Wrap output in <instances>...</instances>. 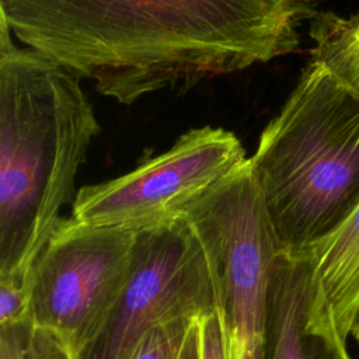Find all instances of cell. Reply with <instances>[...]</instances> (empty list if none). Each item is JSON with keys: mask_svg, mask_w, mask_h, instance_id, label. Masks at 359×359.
Instances as JSON below:
<instances>
[{"mask_svg": "<svg viewBox=\"0 0 359 359\" xmlns=\"http://www.w3.org/2000/svg\"><path fill=\"white\" fill-rule=\"evenodd\" d=\"M0 359H73L66 348L32 320L0 330Z\"/></svg>", "mask_w": 359, "mask_h": 359, "instance_id": "obj_11", "label": "cell"}, {"mask_svg": "<svg viewBox=\"0 0 359 359\" xmlns=\"http://www.w3.org/2000/svg\"><path fill=\"white\" fill-rule=\"evenodd\" d=\"M314 0H0L22 43L130 105L299 49Z\"/></svg>", "mask_w": 359, "mask_h": 359, "instance_id": "obj_1", "label": "cell"}, {"mask_svg": "<svg viewBox=\"0 0 359 359\" xmlns=\"http://www.w3.org/2000/svg\"><path fill=\"white\" fill-rule=\"evenodd\" d=\"M137 231L60 219L29 276L32 323L80 359L132 271Z\"/></svg>", "mask_w": 359, "mask_h": 359, "instance_id": "obj_5", "label": "cell"}, {"mask_svg": "<svg viewBox=\"0 0 359 359\" xmlns=\"http://www.w3.org/2000/svg\"><path fill=\"white\" fill-rule=\"evenodd\" d=\"M31 320L29 287L11 278H0V330Z\"/></svg>", "mask_w": 359, "mask_h": 359, "instance_id": "obj_13", "label": "cell"}, {"mask_svg": "<svg viewBox=\"0 0 359 359\" xmlns=\"http://www.w3.org/2000/svg\"><path fill=\"white\" fill-rule=\"evenodd\" d=\"M311 62L359 97V10L349 15L317 11L310 20Z\"/></svg>", "mask_w": 359, "mask_h": 359, "instance_id": "obj_10", "label": "cell"}, {"mask_svg": "<svg viewBox=\"0 0 359 359\" xmlns=\"http://www.w3.org/2000/svg\"><path fill=\"white\" fill-rule=\"evenodd\" d=\"M100 132L79 79L17 48L0 15V278L28 286Z\"/></svg>", "mask_w": 359, "mask_h": 359, "instance_id": "obj_2", "label": "cell"}, {"mask_svg": "<svg viewBox=\"0 0 359 359\" xmlns=\"http://www.w3.org/2000/svg\"><path fill=\"white\" fill-rule=\"evenodd\" d=\"M309 299L307 257L280 251L269 283L265 359H352L346 344L309 328Z\"/></svg>", "mask_w": 359, "mask_h": 359, "instance_id": "obj_9", "label": "cell"}, {"mask_svg": "<svg viewBox=\"0 0 359 359\" xmlns=\"http://www.w3.org/2000/svg\"><path fill=\"white\" fill-rule=\"evenodd\" d=\"M245 160L233 132L212 126L191 129L171 149L135 170L79 189L72 217L97 227L149 229L177 216L184 205Z\"/></svg>", "mask_w": 359, "mask_h": 359, "instance_id": "obj_7", "label": "cell"}, {"mask_svg": "<svg viewBox=\"0 0 359 359\" xmlns=\"http://www.w3.org/2000/svg\"><path fill=\"white\" fill-rule=\"evenodd\" d=\"M303 254L310 262L307 325L346 344L359 309V203L330 236Z\"/></svg>", "mask_w": 359, "mask_h": 359, "instance_id": "obj_8", "label": "cell"}, {"mask_svg": "<svg viewBox=\"0 0 359 359\" xmlns=\"http://www.w3.org/2000/svg\"><path fill=\"white\" fill-rule=\"evenodd\" d=\"M216 310L206 254L177 215L137 230L132 271L105 325L80 359H128L153 328Z\"/></svg>", "mask_w": 359, "mask_h": 359, "instance_id": "obj_6", "label": "cell"}, {"mask_svg": "<svg viewBox=\"0 0 359 359\" xmlns=\"http://www.w3.org/2000/svg\"><path fill=\"white\" fill-rule=\"evenodd\" d=\"M198 318H194L188 327L182 349L178 359H199V323Z\"/></svg>", "mask_w": 359, "mask_h": 359, "instance_id": "obj_15", "label": "cell"}, {"mask_svg": "<svg viewBox=\"0 0 359 359\" xmlns=\"http://www.w3.org/2000/svg\"><path fill=\"white\" fill-rule=\"evenodd\" d=\"M208 258L227 359H265L269 283L282 251L250 158L184 205Z\"/></svg>", "mask_w": 359, "mask_h": 359, "instance_id": "obj_4", "label": "cell"}, {"mask_svg": "<svg viewBox=\"0 0 359 359\" xmlns=\"http://www.w3.org/2000/svg\"><path fill=\"white\" fill-rule=\"evenodd\" d=\"M192 320L180 318L150 330L128 359H178Z\"/></svg>", "mask_w": 359, "mask_h": 359, "instance_id": "obj_12", "label": "cell"}, {"mask_svg": "<svg viewBox=\"0 0 359 359\" xmlns=\"http://www.w3.org/2000/svg\"><path fill=\"white\" fill-rule=\"evenodd\" d=\"M250 164L279 248L306 252L359 203V97L310 60Z\"/></svg>", "mask_w": 359, "mask_h": 359, "instance_id": "obj_3", "label": "cell"}, {"mask_svg": "<svg viewBox=\"0 0 359 359\" xmlns=\"http://www.w3.org/2000/svg\"><path fill=\"white\" fill-rule=\"evenodd\" d=\"M199 323V359H227L222 323L217 310L198 320Z\"/></svg>", "mask_w": 359, "mask_h": 359, "instance_id": "obj_14", "label": "cell"}, {"mask_svg": "<svg viewBox=\"0 0 359 359\" xmlns=\"http://www.w3.org/2000/svg\"><path fill=\"white\" fill-rule=\"evenodd\" d=\"M349 335H352V337L359 342V309H358V311H356V314H355V318H353V321H352Z\"/></svg>", "mask_w": 359, "mask_h": 359, "instance_id": "obj_16", "label": "cell"}]
</instances>
